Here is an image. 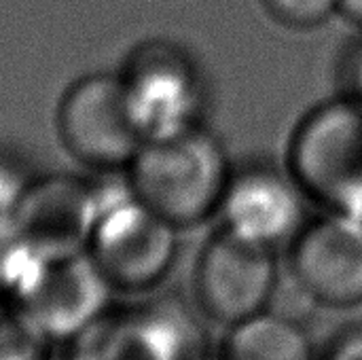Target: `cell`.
<instances>
[{"label":"cell","mask_w":362,"mask_h":360,"mask_svg":"<svg viewBox=\"0 0 362 360\" xmlns=\"http://www.w3.org/2000/svg\"><path fill=\"white\" fill-rule=\"evenodd\" d=\"M121 174L144 206L182 231L218 214L233 166L223 140L199 125L144 140Z\"/></svg>","instance_id":"cell-1"},{"label":"cell","mask_w":362,"mask_h":360,"mask_svg":"<svg viewBox=\"0 0 362 360\" xmlns=\"http://www.w3.org/2000/svg\"><path fill=\"white\" fill-rule=\"evenodd\" d=\"M178 233L180 229L144 206L123 178L98 187L85 252L115 293L144 295L172 272Z\"/></svg>","instance_id":"cell-2"},{"label":"cell","mask_w":362,"mask_h":360,"mask_svg":"<svg viewBox=\"0 0 362 360\" xmlns=\"http://www.w3.org/2000/svg\"><path fill=\"white\" fill-rule=\"evenodd\" d=\"M288 168L325 210L362 214V104L348 93L312 108L297 125Z\"/></svg>","instance_id":"cell-3"},{"label":"cell","mask_w":362,"mask_h":360,"mask_svg":"<svg viewBox=\"0 0 362 360\" xmlns=\"http://www.w3.org/2000/svg\"><path fill=\"white\" fill-rule=\"evenodd\" d=\"M117 72L142 140L170 138L206 125L208 83L185 47L144 40L129 51Z\"/></svg>","instance_id":"cell-4"},{"label":"cell","mask_w":362,"mask_h":360,"mask_svg":"<svg viewBox=\"0 0 362 360\" xmlns=\"http://www.w3.org/2000/svg\"><path fill=\"white\" fill-rule=\"evenodd\" d=\"M202 331L191 310L172 297L110 303L66 342L64 360H202Z\"/></svg>","instance_id":"cell-5"},{"label":"cell","mask_w":362,"mask_h":360,"mask_svg":"<svg viewBox=\"0 0 362 360\" xmlns=\"http://www.w3.org/2000/svg\"><path fill=\"white\" fill-rule=\"evenodd\" d=\"M115 291L85 250L34 255L11 303L51 342H70L100 318Z\"/></svg>","instance_id":"cell-6"},{"label":"cell","mask_w":362,"mask_h":360,"mask_svg":"<svg viewBox=\"0 0 362 360\" xmlns=\"http://www.w3.org/2000/svg\"><path fill=\"white\" fill-rule=\"evenodd\" d=\"M62 146L95 172H123L144 142L119 72H91L72 81L55 110Z\"/></svg>","instance_id":"cell-7"},{"label":"cell","mask_w":362,"mask_h":360,"mask_svg":"<svg viewBox=\"0 0 362 360\" xmlns=\"http://www.w3.org/2000/svg\"><path fill=\"white\" fill-rule=\"evenodd\" d=\"M278 286L276 250L221 227L204 244L195 265V297L202 312L238 325L269 308Z\"/></svg>","instance_id":"cell-8"},{"label":"cell","mask_w":362,"mask_h":360,"mask_svg":"<svg viewBox=\"0 0 362 360\" xmlns=\"http://www.w3.org/2000/svg\"><path fill=\"white\" fill-rule=\"evenodd\" d=\"M308 193L291 172L267 161L233 168L218 216L221 227L250 242L291 244L308 219Z\"/></svg>","instance_id":"cell-9"},{"label":"cell","mask_w":362,"mask_h":360,"mask_svg":"<svg viewBox=\"0 0 362 360\" xmlns=\"http://www.w3.org/2000/svg\"><path fill=\"white\" fill-rule=\"evenodd\" d=\"M291 269L308 297L327 308L362 303V214L325 210L291 242Z\"/></svg>","instance_id":"cell-10"},{"label":"cell","mask_w":362,"mask_h":360,"mask_svg":"<svg viewBox=\"0 0 362 360\" xmlns=\"http://www.w3.org/2000/svg\"><path fill=\"white\" fill-rule=\"evenodd\" d=\"M98 206V185L51 174L30 180L11 221L34 255L85 250Z\"/></svg>","instance_id":"cell-11"},{"label":"cell","mask_w":362,"mask_h":360,"mask_svg":"<svg viewBox=\"0 0 362 360\" xmlns=\"http://www.w3.org/2000/svg\"><path fill=\"white\" fill-rule=\"evenodd\" d=\"M221 356L227 360H316L305 327L267 310L231 325Z\"/></svg>","instance_id":"cell-12"},{"label":"cell","mask_w":362,"mask_h":360,"mask_svg":"<svg viewBox=\"0 0 362 360\" xmlns=\"http://www.w3.org/2000/svg\"><path fill=\"white\" fill-rule=\"evenodd\" d=\"M49 344L11 301H0V360H47Z\"/></svg>","instance_id":"cell-13"},{"label":"cell","mask_w":362,"mask_h":360,"mask_svg":"<svg viewBox=\"0 0 362 360\" xmlns=\"http://www.w3.org/2000/svg\"><path fill=\"white\" fill-rule=\"evenodd\" d=\"M34 252L23 244L11 219H0V301H8Z\"/></svg>","instance_id":"cell-14"},{"label":"cell","mask_w":362,"mask_h":360,"mask_svg":"<svg viewBox=\"0 0 362 360\" xmlns=\"http://www.w3.org/2000/svg\"><path fill=\"white\" fill-rule=\"evenodd\" d=\"M263 4L291 28H316L339 11V0H263Z\"/></svg>","instance_id":"cell-15"},{"label":"cell","mask_w":362,"mask_h":360,"mask_svg":"<svg viewBox=\"0 0 362 360\" xmlns=\"http://www.w3.org/2000/svg\"><path fill=\"white\" fill-rule=\"evenodd\" d=\"M316 360H362V325L339 331Z\"/></svg>","instance_id":"cell-16"},{"label":"cell","mask_w":362,"mask_h":360,"mask_svg":"<svg viewBox=\"0 0 362 360\" xmlns=\"http://www.w3.org/2000/svg\"><path fill=\"white\" fill-rule=\"evenodd\" d=\"M344 81H346V93L362 104V38L356 40L346 53Z\"/></svg>","instance_id":"cell-17"},{"label":"cell","mask_w":362,"mask_h":360,"mask_svg":"<svg viewBox=\"0 0 362 360\" xmlns=\"http://www.w3.org/2000/svg\"><path fill=\"white\" fill-rule=\"evenodd\" d=\"M339 11L354 23L362 25V0H339Z\"/></svg>","instance_id":"cell-18"},{"label":"cell","mask_w":362,"mask_h":360,"mask_svg":"<svg viewBox=\"0 0 362 360\" xmlns=\"http://www.w3.org/2000/svg\"><path fill=\"white\" fill-rule=\"evenodd\" d=\"M202 360H227V359H225V356H216V359H208V356H204Z\"/></svg>","instance_id":"cell-19"}]
</instances>
